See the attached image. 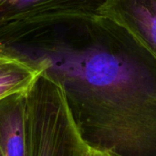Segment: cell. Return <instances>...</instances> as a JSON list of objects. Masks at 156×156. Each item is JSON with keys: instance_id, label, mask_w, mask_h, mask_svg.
<instances>
[{"instance_id": "1", "label": "cell", "mask_w": 156, "mask_h": 156, "mask_svg": "<svg viewBox=\"0 0 156 156\" xmlns=\"http://www.w3.org/2000/svg\"><path fill=\"white\" fill-rule=\"evenodd\" d=\"M61 85L44 71L26 94V156H87Z\"/></svg>"}, {"instance_id": "2", "label": "cell", "mask_w": 156, "mask_h": 156, "mask_svg": "<svg viewBox=\"0 0 156 156\" xmlns=\"http://www.w3.org/2000/svg\"><path fill=\"white\" fill-rule=\"evenodd\" d=\"M104 0H0V48L23 45L99 14Z\"/></svg>"}, {"instance_id": "3", "label": "cell", "mask_w": 156, "mask_h": 156, "mask_svg": "<svg viewBox=\"0 0 156 156\" xmlns=\"http://www.w3.org/2000/svg\"><path fill=\"white\" fill-rule=\"evenodd\" d=\"M99 15L121 27L156 60V0H104Z\"/></svg>"}, {"instance_id": "4", "label": "cell", "mask_w": 156, "mask_h": 156, "mask_svg": "<svg viewBox=\"0 0 156 156\" xmlns=\"http://www.w3.org/2000/svg\"><path fill=\"white\" fill-rule=\"evenodd\" d=\"M27 92L0 101V156H26Z\"/></svg>"}, {"instance_id": "5", "label": "cell", "mask_w": 156, "mask_h": 156, "mask_svg": "<svg viewBox=\"0 0 156 156\" xmlns=\"http://www.w3.org/2000/svg\"><path fill=\"white\" fill-rule=\"evenodd\" d=\"M43 69L0 48V101L29 90Z\"/></svg>"}, {"instance_id": "6", "label": "cell", "mask_w": 156, "mask_h": 156, "mask_svg": "<svg viewBox=\"0 0 156 156\" xmlns=\"http://www.w3.org/2000/svg\"><path fill=\"white\" fill-rule=\"evenodd\" d=\"M87 156H116L109 152L106 151H100V150H96V149H92V148H89V152H88V155Z\"/></svg>"}]
</instances>
